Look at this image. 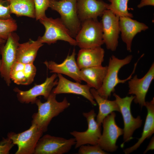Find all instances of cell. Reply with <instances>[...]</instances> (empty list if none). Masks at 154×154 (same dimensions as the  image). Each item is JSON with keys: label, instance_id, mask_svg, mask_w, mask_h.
<instances>
[{"label": "cell", "instance_id": "20", "mask_svg": "<svg viewBox=\"0 0 154 154\" xmlns=\"http://www.w3.org/2000/svg\"><path fill=\"white\" fill-rule=\"evenodd\" d=\"M36 72L33 63L24 64L16 62L11 70V79L17 84L28 85L33 82Z\"/></svg>", "mask_w": 154, "mask_h": 154}, {"label": "cell", "instance_id": "2", "mask_svg": "<svg viewBox=\"0 0 154 154\" xmlns=\"http://www.w3.org/2000/svg\"><path fill=\"white\" fill-rule=\"evenodd\" d=\"M133 56L131 55L127 56L122 59H119L114 55L110 57L107 72L103 84L100 88L96 90L101 97L108 99L110 97L112 93H114L116 87L118 84L124 83L132 78L139 59L134 64L133 72L127 78L123 80L119 79L118 74L121 68L130 62Z\"/></svg>", "mask_w": 154, "mask_h": 154}, {"label": "cell", "instance_id": "3", "mask_svg": "<svg viewBox=\"0 0 154 154\" xmlns=\"http://www.w3.org/2000/svg\"><path fill=\"white\" fill-rule=\"evenodd\" d=\"M77 45L81 48L100 47L104 44L101 22L90 19L81 23V27L76 35Z\"/></svg>", "mask_w": 154, "mask_h": 154}, {"label": "cell", "instance_id": "25", "mask_svg": "<svg viewBox=\"0 0 154 154\" xmlns=\"http://www.w3.org/2000/svg\"><path fill=\"white\" fill-rule=\"evenodd\" d=\"M11 14L17 17L25 16L35 18V7L34 0H6Z\"/></svg>", "mask_w": 154, "mask_h": 154}, {"label": "cell", "instance_id": "16", "mask_svg": "<svg viewBox=\"0 0 154 154\" xmlns=\"http://www.w3.org/2000/svg\"><path fill=\"white\" fill-rule=\"evenodd\" d=\"M76 54L75 49L72 54L68 55L61 63L58 64L53 61H45L44 63L51 73L64 74L72 78L76 82L81 83L80 69L75 60Z\"/></svg>", "mask_w": 154, "mask_h": 154}, {"label": "cell", "instance_id": "7", "mask_svg": "<svg viewBox=\"0 0 154 154\" xmlns=\"http://www.w3.org/2000/svg\"><path fill=\"white\" fill-rule=\"evenodd\" d=\"M19 38L14 32L8 36L5 43L0 45V52L2 55L0 74L8 86L11 83L10 76L12 68L16 62L17 50Z\"/></svg>", "mask_w": 154, "mask_h": 154}, {"label": "cell", "instance_id": "1", "mask_svg": "<svg viewBox=\"0 0 154 154\" xmlns=\"http://www.w3.org/2000/svg\"><path fill=\"white\" fill-rule=\"evenodd\" d=\"M56 95L52 91L46 102L42 103L38 99L35 101L38 110L32 116L31 124L36 125L43 133L47 131L52 119L70 105L66 97L61 102H58L56 99Z\"/></svg>", "mask_w": 154, "mask_h": 154}, {"label": "cell", "instance_id": "19", "mask_svg": "<svg viewBox=\"0 0 154 154\" xmlns=\"http://www.w3.org/2000/svg\"><path fill=\"white\" fill-rule=\"evenodd\" d=\"M105 51L101 46L81 48L76 61L79 68L82 69L102 65L104 61Z\"/></svg>", "mask_w": 154, "mask_h": 154}, {"label": "cell", "instance_id": "5", "mask_svg": "<svg viewBox=\"0 0 154 154\" xmlns=\"http://www.w3.org/2000/svg\"><path fill=\"white\" fill-rule=\"evenodd\" d=\"M77 1L49 0V7L59 13L61 19L72 37H76L81 27L77 12Z\"/></svg>", "mask_w": 154, "mask_h": 154}, {"label": "cell", "instance_id": "35", "mask_svg": "<svg viewBox=\"0 0 154 154\" xmlns=\"http://www.w3.org/2000/svg\"><path fill=\"white\" fill-rule=\"evenodd\" d=\"M1 64H2V60H1L0 59V71L1 66Z\"/></svg>", "mask_w": 154, "mask_h": 154}, {"label": "cell", "instance_id": "12", "mask_svg": "<svg viewBox=\"0 0 154 154\" xmlns=\"http://www.w3.org/2000/svg\"><path fill=\"white\" fill-rule=\"evenodd\" d=\"M101 21L103 30V39L106 48L115 51L118 46L120 31L119 25V17L111 10H105Z\"/></svg>", "mask_w": 154, "mask_h": 154}, {"label": "cell", "instance_id": "14", "mask_svg": "<svg viewBox=\"0 0 154 154\" xmlns=\"http://www.w3.org/2000/svg\"><path fill=\"white\" fill-rule=\"evenodd\" d=\"M154 79V63L142 78H139L136 75L128 81V94L134 95V102L142 108L145 106V98L152 81Z\"/></svg>", "mask_w": 154, "mask_h": 154}, {"label": "cell", "instance_id": "32", "mask_svg": "<svg viewBox=\"0 0 154 154\" xmlns=\"http://www.w3.org/2000/svg\"><path fill=\"white\" fill-rule=\"evenodd\" d=\"M147 6H154V0H141L137 5L139 8H141Z\"/></svg>", "mask_w": 154, "mask_h": 154}, {"label": "cell", "instance_id": "34", "mask_svg": "<svg viewBox=\"0 0 154 154\" xmlns=\"http://www.w3.org/2000/svg\"><path fill=\"white\" fill-rule=\"evenodd\" d=\"M6 40L0 38V45L4 44L5 43Z\"/></svg>", "mask_w": 154, "mask_h": 154}, {"label": "cell", "instance_id": "27", "mask_svg": "<svg viewBox=\"0 0 154 154\" xmlns=\"http://www.w3.org/2000/svg\"><path fill=\"white\" fill-rule=\"evenodd\" d=\"M17 25L12 18L7 19H0V38L6 40L9 35L16 31Z\"/></svg>", "mask_w": 154, "mask_h": 154}, {"label": "cell", "instance_id": "31", "mask_svg": "<svg viewBox=\"0 0 154 154\" xmlns=\"http://www.w3.org/2000/svg\"><path fill=\"white\" fill-rule=\"evenodd\" d=\"M14 145L11 140L8 137L3 138L0 143V154H9Z\"/></svg>", "mask_w": 154, "mask_h": 154}, {"label": "cell", "instance_id": "26", "mask_svg": "<svg viewBox=\"0 0 154 154\" xmlns=\"http://www.w3.org/2000/svg\"><path fill=\"white\" fill-rule=\"evenodd\" d=\"M109 4L108 9L119 17H126L132 18L133 15L128 9V0H108Z\"/></svg>", "mask_w": 154, "mask_h": 154}, {"label": "cell", "instance_id": "13", "mask_svg": "<svg viewBox=\"0 0 154 154\" xmlns=\"http://www.w3.org/2000/svg\"><path fill=\"white\" fill-rule=\"evenodd\" d=\"M57 76V74L54 73L50 77H47L43 83L36 84L28 90L23 91L15 88L14 91L16 93L18 100L20 102L33 104L38 96H43L45 99H47L53 87L57 84L58 80H55Z\"/></svg>", "mask_w": 154, "mask_h": 154}, {"label": "cell", "instance_id": "24", "mask_svg": "<svg viewBox=\"0 0 154 154\" xmlns=\"http://www.w3.org/2000/svg\"><path fill=\"white\" fill-rule=\"evenodd\" d=\"M90 91L99 106L96 121L99 125H101L104 119L112 112L117 111L120 112L119 106L115 100H110L102 97L94 88H91Z\"/></svg>", "mask_w": 154, "mask_h": 154}, {"label": "cell", "instance_id": "6", "mask_svg": "<svg viewBox=\"0 0 154 154\" xmlns=\"http://www.w3.org/2000/svg\"><path fill=\"white\" fill-rule=\"evenodd\" d=\"M113 96L118 105L123 121V142L121 145L123 147L125 143L133 139L132 136L134 132L141 126L142 120L140 116L135 118L131 114V105L135 96L131 95L122 98L115 93H114Z\"/></svg>", "mask_w": 154, "mask_h": 154}, {"label": "cell", "instance_id": "10", "mask_svg": "<svg viewBox=\"0 0 154 154\" xmlns=\"http://www.w3.org/2000/svg\"><path fill=\"white\" fill-rule=\"evenodd\" d=\"M116 116L114 112H112L105 117L102 123L103 131L98 144L105 151L112 152L116 151L118 147L116 144L117 140L123 134V129L116 123Z\"/></svg>", "mask_w": 154, "mask_h": 154}, {"label": "cell", "instance_id": "17", "mask_svg": "<svg viewBox=\"0 0 154 154\" xmlns=\"http://www.w3.org/2000/svg\"><path fill=\"white\" fill-rule=\"evenodd\" d=\"M109 5L102 0H77V12L81 23L87 19H97L98 17L102 16Z\"/></svg>", "mask_w": 154, "mask_h": 154}, {"label": "cell", "instance_id": "21", "mask_svg": "<svg viewBox=\"0 0 154 154\" xmlns=\"http://www.w3.org/2000/svg\"><path fill=\"white\" fill-rule=\"evenodd\" d=\"M107 70V66L102 65L83 68L80 70L81 80L91 88L98 90L101 86Z\"/></svg>", "mask_w": 154, "mask_h": 154}, {"label": "cell", "instance_id": "29", "mask_svg": "<svg viewBox=\"0 0 154 154\" xmlns=\"http://www.w3.org/2000/svg\"><path fill=\"white\" fill-rule=\"evenodd\" d=\"M79 154H106L108 153L103 150L98 145L92 146L82 145L79 147Z\"/></svg>", "mask_w": 154, "mask_h": 154}, {"label": "cell", "instance_id": "8", "mask_svg": "<svg viewBox=\"0 0 154 154\" xmlns=\"http://www.w3.org/2000/svg\"><path fill=\"white\" fill-rule=\"evenodd\" d=\"M43 133L36 125L31 124L29 128L23 132L18 133H9L7 137L18 147L15 154H32Z\"/></svg>", "mask_w": 154, "mask_h": 154}, {"label": "cell", "instance_id": "33", "mask_svg": "<svg viewBox=\"0 0 154 154\" xmlns=\"http://www.w3.org/2000/svg\"><path fill=\"white\" fill-rule=\"evenodd\" d=\"M154 148V137L153 136L151 139L150 141L147 146L146 149L143 152V154H145L148 151L150 150H153Z\"/></svg>", "mask_w": 154, "mask_h": 154}, {"label": "cell", "instance_id": "22", "mask_svg": "<svg viewBox=\"0 0 154 154\" xmlns=\"http://www.w3.org/2000/svg\"><path fill=\"white\" fill-rule=\"evenodd\" d=\"M145 106L147 114L141 137L133 146L125 149V154H129L137 149L146 139L149 138L154 133V98L150 102H146Z\"/></svg>", "mask_w": 154, "mask_h": 154}, {"label": "cell", "instance_id": "23", "mask_svg": "<svg viewBox=\"0 0 154 154\" xmlns=\"http://www.w3.org/2000/svg\"><path fill=\"white\" fill-rule=\"evenodd\" d=\"M43 45L38 39L35 41L30 39L26 42L19 43L17 50L16 62L24 64L33 63L39 49Z\"/></svg>", "mask_w": 154, "mask_h": 154}, {"label": "cell", "instance_id": "18", "mask_svg": "<svg viewBox=\"0 0 154 154\" xmlns=\"http://www.w3.org/2000/svg\"><path fill=\"white\" fill-rule=\"evenodd\" d=\"M119 25L121 39L129 52L131 51L132 42L135 36L149 28L145 24L126 17H119Z\"/></svg>", "mask_w": 154, "mask_h": 154}, {"label": "cell", "instance_id": "4", "mask_svg": "<svg viewBox=\"0 0 154 154\" xmlns=\"http://www.w3.org/2000/svg\"><path fill=\"white\" fill-rule=\"evenodd\" d=\"M39 20L45 29L43 35L38 38L42 43L50 45L58 40H62L68 42L71 45H77L76 40L72 37L69 31L60 18L53 19L46 16Z\"/></svg>", "mask_w": 154, "mask_h": 154}, {"label": "cell", "instance_id": "36", "mask_svg": "<svg viewBox=\"0 0 154 154\" xmlns=\"http://www.w3.org/2000/svg\"><path fill=\"white\" fill-rule=\"evenodd\" d=\"M55 0V1H60V0Z\"/></svg>", "mask_w": 154, "mask_h": 154}, {"label": "cell", "instance_id": "28", "mask_svg": "<svg viewBox=\"0 0 154 154\" xmlns=\"http://www.w3.org/2000/svg\"><path fill=\"white\" fill-rule=\"evenodd\" d=\"M35 18L38 20L46 16V11L49 7V0H34Z\"/></svg>", "mask_w": 154, "mask_h": 154}, {"label": "cell", "instance_id": "30", "mask_svg": "<svg viewBox=\"0 0 154 154\" xmlns=\"http://www.w3.org/2000/svg\"><path fill=\"white\" fill-rule=\"evenodd\" d=\"M9 3L6 0H0V19L12 18Z\"/></svg>", "mask_w": 154, "mask_h": 154}, {"label": "cell", "instance_id": "15", "mask_svg": "<svg viewBox=\"0 0 154 154\" xmlns=\"http://www.w3.org/2000/svg\"><path fill=\"white\" fill-rule=\"evenodd\" d=\"M58 80L56 86L52 90L56 94H71L82 96L89 100L93 106L97 103L92 94L91 88L87 84H82L77 82L70 81L64 77L62 74H58Z\"/></svg>", "mask_w": 154, "mask_h": 154}, {"label": "cell", "instance_id": "9", "mask_svg": "<svg viewBox=\"0 0 154 154\" xmlns=\"http://www.w3.org/2000/svg\"><path fill=\"white\" fill-rule=\"evenodd\" d=\"M76 143L74 138L67 139L46 134L39 139L33 154H64L68 152Z\"/></svg>", "mask_w": 154, "mask_h": 154}, {"label": "cell", "instance_id": "11", "mask_svg": "<svg viewBox=\"0 0 154 154\" xmlns=\"http://www.w3.org/2000/svg\"><path fill=\"white\" fill-rule=\"evenodd\" d=\"M83 115L88 123L87 129L83 132L74 131L70 133L75 139V148L86 144H98L102 135L101 126L98 124L95 119L96 115L94 110L92 109L89 112H83Z\"/></svg>", "mask_w": 154, "mask_h": 154}]
</instances>
